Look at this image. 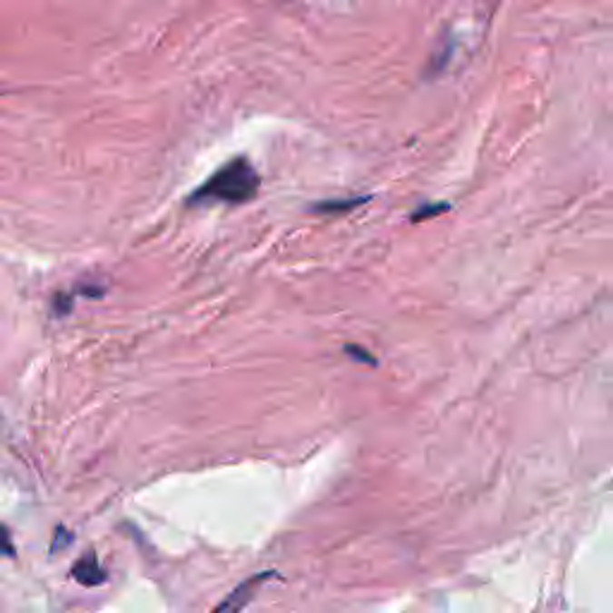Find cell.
<instances>
[{"mask_svg": "<svg viewBox=\"0 0 613 613\" xmlns=\"http://www.w3.org/2000/svg\"><path fill=\"white\" fill-rule=\"evenodd\" d=\"M266 578H271V573H259V575H254L252 580H244L242 585L235 587V589H232V592L228 594V597H225V599L221 601V604H218L212 613H240L244 607H247V604H250L254 592H257L259 585H262Z\"/></svg>", "mask_w": 613, "mask_h": 613, "instance_id": "obj_2", "label": "cell"}, {"mask_svg": "<svg viewBox=\"0 0 613 613\" xmlns=\"http://www.w3.org/2000/svg\"><path fill=\"white\" fill-rule=\"evenodd\" d=\"M259 185L262 178L257 168L244 156H238L221 165L212 178H206V183L192 192L190 204H247L257 197Z\"/></svg>", "mask_w": 613, "mask_h": 613, "instance_id": "obj_1", "label": "cell"}, {"mask_svg": "<svg viewBox=\"0 0 613 613\" xmlns=\"http://www.w3.org/2000/svg\"><path fill=\"white\" fill-rule=\"evenodd\" d=\"M364 202H370V197H348V199H323L319 204H314L311 212L314 213H343L352 212L357 206H362Z\"/></svg>", "mask_w": 613, "mask_h": 613, "instance_id": "obj_4", "label": "cell"}, {"mask_svg": "<svg viewBox=\"0 0 613 613\" xmlns=\"http://www.w3.org/2000/svg\"><path fill=\"white\" fill-rule=\"evenodd\" d=\"M345 352H348V355L355 357V360H360V362H370V364H374V357H371L370 352H367V350L357 348V345H345Z\"/></svg>", "mask_w": 613, "mask_h": 613, "instance_id": "obj_6", "label": "cell"}, {"mask_svg": "<svg viewBox=\"0 0 613 613\" xmlns=\"http://www.w3.org/2000/svg\"><path fill=\"white\" fill-rule=\"evenodd\" d=\"M73 578L84 587H96L106 582V570L101 568L96 554H86L84 559H80L74 563Z\"/></svg>", "mask_w": 613, "mask_h": 613, "instance_id": "obj_3", "label": "cell"}, {"mask_svg": "<svg viewBox=\"0 0 613 613\" xmlns=\"http://www.w3.org/2000/svg\"><path fill=\"white\" fill-rule=\"evenodd\" d=\"M449 209H450L449 204H422L415 213H412V221H415V223L417 221H427V218L439 216V213L449 212Z\"/></svg>", "mask_w": 613, "mask_h": 613, "instance_id": "obj_5", "label": "cell"}]
</instances>
